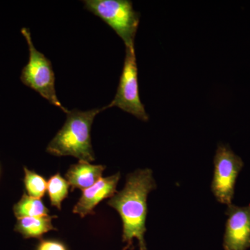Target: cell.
<instances>
[{"instance_id": "4fadbf2b", "label": "cell", "mask_w": 250, "mask_h": 250, "mask_svg": "<svg viewBox=\"0 0 250 250\" xmlns=\"http://www.w3.org/2000/svg\"><path fill=\"white\" fill-rule=\"evenodd\" d=\"M24 184L28 195L34 198L41 199L47 190V182L42 176L36 174L34 171L24 167Z\"/></svg>"}, {"instance_id": "5bb4252c", "label": "cell", "mask_w": 250, "mask_h": 250, "mask_svg": "<svg viewBox=\"0 0 250 250\" xmlns=\"http://www.w3.org/2000/svg\"><path fill=\"white\" fill-rule=\"evenodd\" d=\"M36 250H68L62 242L55 240H42Z\"/></svg>"}, {"instance_id": "3957f363", "label": "cell", "mask_w": 250, "mask_h": 250, "mask_svg": "<svg viewBox=\"0 0 250 250\" xmlns=\"http://www.w3.org/2000/svg\"><path fill=\"white\" fill-rule=\"evenodd\" d=\"M85 9L101 18L124 42L126 48H134L140 14L129 0H85Z\"/></svg>"}, {"instance_id": "8fae6325", "label": "cell", "mask_w": 250, "mask_h": 250, "mask_svg": "<svg viewBox=\"0 0 250 250\" xmlns=\"http://www.w3.org/2000/svg\"><path fill=\"white\" fill-rule=\"evenodd\" d=\"M14 212L17 218L49 215V209L41 199L34 198L26 193L23 194L20 201L14 205Z\"/></svg>"}, {"instance_id": "ba28073f", "label": "cell", "mask_w": 250, "mask_h": 250, "mask_svg": "<svg viewBox=\"0 0 250 250\" xmlns=\"http://www.w3.org/2000/svg\"><path fill=\"white\" fill-rule=\"evenodd\" d=\"M120 178V172L105 178L102 177L92 187L83 190L82 197L74 207L73 213L80 215L82 218L95 215L94 209L100 202L114 196Z\"/></svg>"}, {"instance_id": "9c48e42d", "label": "cell", "mask_w": 250, "mask_h": 250, "mask_svg": "<svg viewBox=\"0 0 250 250\" xmlns=\"http://www.w3.org/2000/svg\"><path fill=\"white\" fill-rule=\"evenodd\" d=\"M105 169L104 166L92 165L87 161H80L77 164L70 166L65 177L72 190L75 188L83 190L98 182L102 178Z\"/></svg>"}, {"instance_id": "5b68a950", "label": "cell", "mask_w": 250, "mask_h": 250, "mask_svg": "<svg viewBox=\"0 0 250 250\" xmlns=\"http://www.w3.org/2000/svg\"><path fill=\"white\" fill-rule=\"evenodd\" d=\"M118 107L136 116L141 121L149 120L146 108L140 98L138 67L134 48H126L124 66L114 99L106 108Z\"/></svg>"}, {"instance_id": "9a60e30c", "label": "cell", "mask_w": 250, "mask_h": 250, "mask_svg": "<svg viewBox=\"0 0 250 250\" xmlns=\"http://www.w3.org/2000/svg\"><path fill=\"white\" fill-rule=\"evenodd\" d=\"M129 248V246H127L126 247V248H125L124 250H126V249H128V248Z\"/></svg>"}, {"instance_id": "8992f818", "label": "cell", "mask_w": 250, "mask_h": 250, "mask_svg": "<svg viewBox=\"0 0 250 250\" xmlns=\"http://www.w3.org/2000/svg\"><path fill=\"white\" fill-rule=\"evenodd\" d=\"M213 164L214 172L210 186L211 191L220 203L231 205L236 179L244 163L228 145L220 143L215 152Z\"/></svg>"}, {"instance_id": "52a82bcc", "label": "cell", "mask_w": 250, "mask_h": 250, "mask_svg": "<svg viewBox=\"0 0 250 250\" xmlns=\"http://www.w3.org/2000/svg\"><path fill=\"white\" fill-rule=\"evenodd\" d=\"M228 218L223 238L225 250H247L250 248V205L228 206Z\"/></svg>"}, {"instance_id": "7c38bea8", "label": "cell", "mask_w": 250, "mask_h": 250, "mask_svg": "<svg viewBox=\"0 0 250 250\" xmlns=\"http://www.w3.org/2000/svg\"><path fill=\"white\" fill-rule=\"evenodd\" d=\"M69 187L70 185L67 180L62 178L59 173L49 179L47 190L52 206L62 210V202L68 195Z\"/></svg>"}, {"instance_id": "6da1fadb", "label": "cell", "mask_w": 250, "mask_h": 250, "mask_svg": "<svg viewBox=\"0 0 250 250\" xmlns=\"http://www.w3.org/2000/svg\"><path fill=\"white\" fill-rule=\"evenodd\" d=\"M156 188L150 169L137 170L128 174L124 188L117 192L107 202L118 212L123 222V241L129 247L134 238L139 241L140 250H146L145 233L147 215V196Z\"/></svg>"}, {"instance_id": "277c9868", "label": "cell", "mask_w": 250, "mask_h": 250, "mask_svg": "<svg viewBox=\"0 0 250 250\" xmlns=\"http://www.w3.org/2000/svg\"><path fill=\"white\" fill-rule=\"evenodd\" d=\"M21 33L27 41L29 52V62L21 72V82L66 113L68 110L62 106L57 98L52 62L34 47L29 29L23 27Z\"/></svg>"}, {"instance_id": "30bf717a", "label": "cell", "mask_w": 250, "mask_h": 250, "mask_svg": "<svg viewBox=\"0 0 250 250\" xmlns=\"http://www.w3.org/2000/svg\"><path fill=\"white\" fill-rule=\"evenodd\" d=\"M57 218L55 215H47L18 218L14 229L24 238H41L44 233L57 230L52 225V220Z\"/></svg>"}, {"instance_id": "7a4b0ae2", "label": "cell", "mask_w": 250, "mask_h": 250, "mask_svg": "<svg viewBox=\"0 0 250 250\" xmlns=\"http://www.w3.org/2000/svg\"><path fill=\"white\" fill-rule=\"evenodd\" d=\"M103 108L88 111L66 112V121L47 147V152L57 156H72L80 161H95L90 131L95 116Z\"/></svg>"}]
</instances>
